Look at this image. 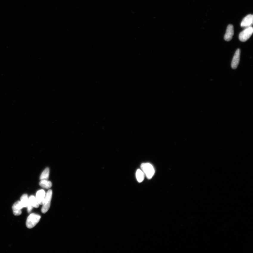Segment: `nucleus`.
Returning a JSON list of instances; mask_svg holds the SVG:
<instances>
[{
	"label": "nucleus",
	"instance_id": "nucleus-7",
	"mask_svg": "<svg viewBox=\"0 0 253 253\" xmlns=\"http://www.w3.org/2000/svg\"><path fill=\"white\" fill-rule=\"evenodd\" d=\"M234 35V28L233 25L229 24L227 27L226 33L224 35L225 41H229L232 40Z\"/></svg>",
	"mask_w": 253,
	"mask_h": 253
},
{
	"label": "nucleus",
	"instance_id": "nucleus-9",
	"mask_svg": "<svg viewBox=\"0 0 253 253\" xmlns=\"http://www.w3.org/2000/svg\"><path fill=\"white\" fill-rule=\"evenodd\" d=\"M46 193L44 190H41L37 191L36 198L39 204L42 205Z\"/></svg>",
	"mask_w": 253,
	"mask_h": 253
},
{
	"label": "nucleus",
	"instance_id": "nucleus-13",
	"mask_svg": "<svg viewBox=\"0 0 253 253\" xmlns=\"http://www.w3.org/2000/svg\"><path fill=\"white\" fill-rule=\"evenodd\" d=\"M136 178L139 182H142L144 180L145 174L142 170L138 169L136 173Z\"/></svg>",
	"mask_w": 253,
	"mask_h": 253
},
{
	"label": "nucleus",
	"instance_id": "nucleus-11",
	"mask_svg": "<svg viewBox=\"0 0 253 253\" xmlns=\"http://www.w3.org/2000/svg\"><path fill=\"white\" fill-rule=\"evenodd\" d=\"M39 184L41 187L46 189H50L52 186V182L47 180H41Z\"/></svg>",
	"mask_w": 253,
	"mask_h": 253
},
{
	"label": "nucleus",
	"instance_id": "nucleus-3",
	"mask_svg": "<svg viewBox=\"0 0 253 253\" xmlns=\"http://www.w3.org/2000/svg\"><path fill=\"white\" fill-rule=\"evenodd\" d=\"M52 194V191L51 190H49L47 193L46 194L44 202L43 203L42 209H41V211L43 213H46L50 208Z\"/></svg>",
	"mask_w": 253,
	"mask_h": 253
},
{
	"label": "nucleus",
	"instance_id": "nucleus-12",
	"mask_svg": "<svg viewBox=\"0 0 253 253\" xmlns=\"http://www.w3.org/2000/svg\"><path fill=\"white\" fill-rule=\"evenodd\" d=\"M29 203L33 207L38 208L39 207V204L37 201L36 197L34 195H31L29 198Z\"/></svg>",
	"mask_w": 253,
	"mask_h": 253
},
{
	"label": "nucleus",
	"instance_id": "nucleus-4",
	"mask_svg": "<svg viewBox=\"0 0 253 253\" xmlns=\"http://www.w3.org/2000/svg\"><path fill=\"white\" fill-rule=\"evenodd\" d=\"M253 32V28L252 27H246L239 35V40L242 42H246L252 36Z\"/></svg>",
	"mask_w": 253,
	"mask_h": 253
},
{
	"label": "nucleus",
	"instance_id": "nucleus-5",
	"mask_svg": "<svg viewBox=\"0 0 253 253\" xmlns=\"http://www.w3.org/2000/svg\"><path fill=\"white\" fill-rule=\"evenodd\" d=\"M240 49H237L235 53L232 63H231V67L233 69H236L238 67L239 62H240Z\"/></svg>",
	"mask_w": 253,
	"mask_h": 253
},
{
	"label": "nucleus",
	"instance_id": "nucleus-2",
	"mask_svg": "<svg viewBox=\"0 0 253 253\" xmlns=\"http://www.w3.org/2000/svg\"><path fill=\"white\" fill-rule=\"evenodd\" d=\"M141 167L147 178L148 179H151L155 173L154 169L152 164L148 163H143Z\"/></svg>",
	"mask_w": 253,
	"mask_h": 253
},
{
	"label": "nucleus",
	"instance_id": "nucleus-6",
	"mask_svg": "<svg viewBox=\"0 0 253 253\" xmlns=\"http://www.w3.org/2000/svg\"><path fill=\"white\" fill-rule=\"evenodd\" d=\"M253 15L249 14L247 15L243 19L241 23V27H251L253 24Z\"/></svg>",
	"mask_w": 253,
	"mask_h": 253
},
{
	"label": "nucleus",
	"instance_id": "nucleus-8",
	"mask_svg": "<svg viewBox=\"0 0 253 253\" xmlns=\"http://www.w3.org/2000/svg\"><path fill=\"white\" fill-rule=\"evenodd\" d=\"M23 208L21 205L20 201L16 202L13 206V214L15 216H18L21 214V209Z\"/></svg>",
	"mask_w": 253,
	"mask_h": 253
},
{
	"label": "nucleus",
	"instance_id": "nucleus-10",
	"mask_svg": "<svg viewBox=\"0 0 253 253\" xmlns=\"http://www.w3.org/2000/svg\"><path fill=\"white\" fill-rule=\"evenodd\" d=\"M20 203L23 208L26 207L29 203V197L27 194H25L21 196Z\"/></svg>",
	"mask_w": 253,
	"mask_h": 253
},
{
	"label": "nucleus",
	"instance_id": "nucleus-1",
	"mask_svg": "<svg viewBox=\"0 0 253 253\" xmlns=\"http://www.w3.org/2000/svg\"><path fill=\"white\" fill-rule=\"evenodd\" d=\"M41 218L40 215L35 213H32L27 217L26 226L29 229L32 228L38 223Z\"/></svg>",
	"mask_w": 253,
	"mask_h": 253
},
{
	"label": "nucleus",
	"instance_id": "nucleus-14",
	"mask_svg": "<svg viewBox=\"0 0 253 253\" xmlns=\"http://www.w3.org/2000/svg\"><path fill=\"white\" fill-rule=\"evenodd\" d=\"M50 174V170L49 168H46L41 174L40 179L41 180H48Z\"/></svg>",
	"mask_w": 253,
	"mask_h": 253
}]
</instances>
